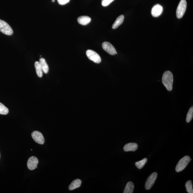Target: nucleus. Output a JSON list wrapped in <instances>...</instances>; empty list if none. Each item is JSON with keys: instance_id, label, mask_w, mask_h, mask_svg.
<instances>
[{"instance_id": "3", "label": "nucleus", "mask_w": 193, "mask_h": 193, "mask_svg": "<svg viewBox=\"0 0 193 193\" xmlns=\"http://www.w3.org/2000/svg\"><path fill=\"white\" fill-rule=\"evenodd\" d=\"M187 5L186 0H181L176 10V16L177 18L180 19L183 17L185 13Z\"/></svg>"}, {"instance_id": "8", "label": "nucleus", "mask_w": 193, "mask_h": 193, "mask_svg": "<svg viewBox=\"0 0 193 193\" xmlns=\"http://www.w3.org/2000/svg\"><path fill=\"white\" fill-rule=\"evenodd\" d=\"M32 138L36 143L43 145L44 143V139L42 134L38 131H34L32 133Z\"/></svg>"}, {"instance_id": "6", "label": "nucleus", "mask_w": 193, "mask_h": 193, "mask_svg": "<svg viewBox=\"0 0 193 193\" xmlns=\"http://www.w3.org/2000/svg\"><path fill=\"white\" fill-rule=\"evenodd\" d=\"M157 174L156 172L153 173L148 177L145 183V187L146 190H149L154 185L157 179Z\"/></svg>"}, {"instance_id": "14", "label": "nucleus", "mask_w": 193, "mask_h": 193, "mask_svg": "<svg viewBox=\"0 0 193 193\" xmlns=\"http://www.w3.org/2000/svg\"><path fill=\"white\" fill-rule=\"evenodd\" d=\"M34 66L38 76L39 77H42L43 76V71L39 62L38 61L35 62Z\"/></svg>"}, {"instance_id": "22", "label": "nucleus", "mask_w": 193, "mask_h": 193, "mask_svg": "<svg viewBox=\"0 0 193 193\" xmlns=\"http://www.w3.org/2000/svg\"><path fill=\"white\" fill-rule=\"evenodd\" d=\"M114 1V0H102V5L104 6H107Z\"/></svg>"}, {"instance_id": "16", "label": "nucleus", "mask_w": 193, "mask_h": 193, "mask_svg": "<svg viewBox=\"0 0 193 193\" xmlns=\"http://www.w3.org/2000/svg\"><path fill=\"white\" fill-rule=\"evenodd\" d=\"M134 185L132 182H129L126 185L124 190V193H132L134 192Z\"/></svg>"}, {"instance_id": "18", "label": "nucleus", "mask_w": 193, "mask_h": 193, "mask_svg": "<svg viewBox=\"0 0 193 193\" xmlns=\"http://www.w3.org/2000/svg\"><path fill=\"white\" fill-rule=\"evenodd\" d=\"M147 159L146 158H144L141 161L136 162L135 163V165L139 169H141L147 163Z\"/></svg>"}, {"instance_id": "2", "label": "nucleus", "mask_w": 193, "mask_h": 193, "mask_svg": "<svg viewBox=\"0 0 193 193\" xmlns=\"http://www.w3.org/2000/svg\"><path fill=\"white\" fill-rule=\"evenodd\" d=\"M191 160V159L189 156H186L183 157L177 163L176 167V171L177 172L183 171Z\"/></svg>"}, {"instance_id": "21", "label": "nucleus", "mask_w": 193, "mask_h": 193, "mask_svg": "<svg viewBox=\"0 0 193 193\" xmlns=\"http://www.w3.org/2000/svg\"><path fill=\"white\" fill-rule=\"evenodd\" d=\"M9 112L8 108L3 104L0 103V114L6 115Z\"/></svg>"}, {"instance_id": "15", "label": "nucleus", "mask_w": 193, "mask_h": 193, "mask_svg": "<svg viewBox=\"0 0 193 193\" xmlns=\"http://www.w3.org/2000/svg\"><path fill=\"white\" fill-rule=\"evenodd\" d=\"M124 19V16L123 15H120L117 19L115 23L113 24L112 28L114 29H116L119 27V26L123 23Z\"/></svg>"}, {"instance_id": "1", "label": "nucleus", "mask_w": 193, "mask_h": 193, "mask_svg": "<svg viewBox=\"0 0 193 193\" xmlns=\"http://www.w3.org/2000/svg\"><path fill=\"white\" fill-rule=\"evenodd\" d=\"M162 82L168 91H171L174 82V77L172 72L168 70L164 72L162 77Z\"/></svg>"}, {"instance_id": "24", "label": "nucleus", "mask_w": 193, "mask_h": 193, "mask_svg": "<svg viewBox=\"0 0 193 193\" xmlns=\"http://www.w3.org/2000/svg\"><path fill=\"white\" fill-rule=\"evenodd\" d=\"M52 2H55V0H52Z\"/></svg>"}, {"instance_id": "9", "label": "nucleus", "mask_w": 193, "mask_h": 193, "mask_svg": "<svg viewBox=\"0 0 193 193\" xmlns=\"http://www.w3.org/2000/svg\"><path fill=\"white\" fill-rule=\"evenodd\" d=\"M38 163V160L36 157L32 156L29 159L27 162V165L28 169L33 170L37 167V166Z\"/></svg>"}, {"instance_id": "20", "label": "nucleus", "mask_w": 193, "mask_h": 193, "mask_svg": "<svg viewBox=\"0 0 193 193\" xmlns=\"http://www.w3.org/2000/svg\"><path fill=\"white\" fill-rule=\"evenodd\" d=\"M185 187L187 192L188 193H193L192 184L191 181L188 180L186 183Z\"/></svg>"}, {"instance_id": "5", "label": "nucleus", "mask_w": 193, "mask_h": 193, "mask_svg": "<svg viewBox=\"0 0 193 193\" xmlns=\"http://www.w3.org/2000/svg\"><path fill=\"white\" fill-rule=\"evenodd\" d=\"M86 55L88 58L90 60L97 63L101 62V59L99 55L94 51L92 50H88L86 51Z\"/></svg>"}, {"instance_id": "23", "label": "nucleus", "mask_w": 193, "mask_h": 193, "mask_svg": "<svg viewBox=\"0 0 193 193\" xmlns=\"http://www.w3.org/2000/svg\"><path fill=\"white\" fill-rule=\"evenodd\" d=\"M58 3L60 5H63L69 2L70 0H57Z\"/></svg>"}, {"instance_id": "11", "label": "nucleus", "mask_w": 193, "mask_h": 193, "mask_svg": "<svg viewBox=\"0 0 193 193\" xmlns=\"http://www.w3.org/2000/svg\"><path fill=\"white\" fill-rule=\"evenodd\" d=\"M138 148V145L136 143H129L124 146L123 150L125 152L135 151Z\"/></svg>"}, {"instance_id": "7", "label": "nucleus", "mask_w": 193, "mask_h": 193, "mask_svg": "<svg viewBox=\"0 0 193 193\" xmlns=\"http://www.w3.org/2000/svg\"><path fill=\"white\" fill-rule=\"evenodd\" d=\"M103 49L107 52L108 54L114 55L117 54L116 50L111 44L108 42H104L102 45Z\"/></svg>"}, {"instance_id": "19", "label": "nucleus", "mask_w": 193, "mask_h": 193, "mask_svg": "<svg viewBox=\"0 0 193 193\" xmlns=\"http://www.w3.org/2000/svg\"><path fill=\"white\" fill-rule=\"evenodd\" d=\"M193 117V107L190 108L186 116V121L187 123H189L192 120Z\"/></svg>"}, {"instance_id": "17", "label": "nucleus", "mask_w": 193, "mask_h": 193, "mask_svg": "<svg viewBox=\"0 0 193 193\" xmlns=\"http://www.w3.org/2000/svg\"><path fill=\"white\" fill-rule=\"evenodd\" d=\"M39 62L42 68L43 72L45 74H47L49 71V67L45 59L43 58H41L40 59Z\"/></svg>"}, {"instance_id": "12", "label": "nucleus", "mask_w": 193, "mask_h": 193, "mask_svg": "<svg viewBox=\"0 0 193 193\" xmlns=\"http://www.w3.org/2000/svg\"><path fill=\"white\" fill-rule=\"evenodd\" d=\"M91 21L90 18L87 16H81L78 18V22L82 25H86L89 23Z\"/></svg>"}, {"instance_id": "10", "label": "nucleus", "mask_w": 193, "mask_h": 193, "mask_svg": "<svg viewBox=\"0 0 193 193\" xmlns=\"http://www.w3.org/2000/svg\"><path fill=\"white\" fill-rule=\"evenodd\" d=\"M163 6L159 4L154 6L151 10V14L152 16L157 17L163 13Z\"/></svg>"}, {"instance_id": "13", "label": "nucleus", "mask_w": 193, "mask_h": 193, "mask_svg": "<svg viewBox=\"0 0 193 193\" xmlns=\"http://www.w3.org/2000/svg\"><path fill=\"white\" fill-rule=\"evenodd\" d=\"M82 183V181L79 179H75L72 182L70 183L69 186V189L70 190L72 191L80 187Z\"/></svg>"}, {"instance_id": "4", "label": "nucleus", "mask_w": 193, "mask_h": 193, "mask_svg": "<svg viewBox=\"0 0 193 193\" xmlns=\"http://www.w3.org/2000/svg\"><path fill=\"white\" fill-rule=\"evenodd\" d=\"M0 31L3 34L10 35L13 34L12 28L5 21L0 19Z\"/></svg>"}]
</instances>
